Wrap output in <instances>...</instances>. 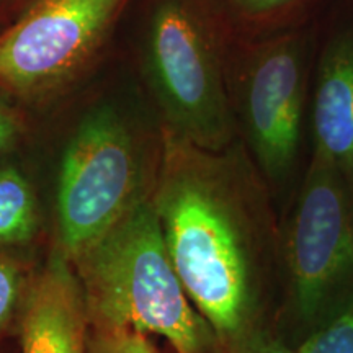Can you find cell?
<instances>
[{
    "label": "cell",
    "instance_id": "4",
    "mask_svg": "<svg viewBox=\"0 0 353 353\" xmlns=\"http://www.w3.org/2000/svg\"><path fill=\"white\" fill-rule=\"evenodd\" d=\"M278 275L294 341L353 311V187L314 154L278 231Z\"/></svg>",
    "mask_w": 353,
    "mask_h": 353
},
{
    "label": "cell",
    "instance_id": "15",
    "mask_svg": "<svg viewBox=\"0 0 353 353\" xmlns=\"http://www.w3.org/2000/svg\"><path fill=\"white\" fill-rule=\"evenodd\" d=\"M218 353H296V350L283 337L265 329L231 347L219 348Z\"/></svg>",
    "mask_w": 353,
    "mask_h": 353
},
{
    "label": "cell",
    "instance_id": "7",
    "mask_svg": "<svg viewBox=\"0 0 353 353\" xmlns=\"http://www.w3.org/2000/svg\"><path fill=\"white\" fill-rule=\"evenodd\" d=\"M128 0H38L0 34V88L37 99L95 54Z\"/></svg>",
    "mask_w": 353,
    "mask_h": 353
},
{
    "label": "cell",
    "instance_id": "2",
    "mask_svg": "<svg viewBox=\"0 0 353 353\" xmlns=\"http://www.w3.org/2000/svg\"><path fill=\"white\" fill-rule=\"evenodd\" d=\"M74 265L92 327L159 335L176 353L219 352L172 263L151 193Z\"/></svg>",
    "mask_w": 353,
    "mask_h": 353
},
{
    "label": "cell",
    "instance_id": "11",
    "mask_svg": "<svg viewBox=\"0 0 353 353\" xmlns=\"http://www.w3.org/2000/svg\"><path fill=\"white\" fill-rule=\"evenodd\" d=\"M219 10L239 38L286 28L294 17L317 0H218Z\"/></svg>",
    "mask_w": 353,
    "mask_h": 353
},
{
    "label": "cell",
    "instance_id": "3",
    "mask_svg": "<svg viewBox=\"0 0 353 353\" xmlns=\"http://www.w3.org/2000/svg\"><path fill=\"white\" fill-rule=\"evenodd\" d=\"M231 33L208 0H157L145 33V74L164 130L210 151L236 141L228 82Z\"/></svg>",
    "mask_w": 353,
    "mask_h": 353
},
{
    "label": "cell",
    "instance_id": "10",
    "mask_svg": "<svg viewBox=\"0 0 353 353\" xmlns=\"http://www.w3.org/2000/svg\"><path fill=\"white\" fill-rule=\"evenodd\" d=\"M37 229V198L28 180L13 167H0V245H19Z\"/></svg>",
    "mask_w": 353,
    "mask_h": 353
},
{
    "label": "cell",
    "instance_id": "12",
    "mask_svg": "<svg viewBox=\"0 0 353 353\" xmlns=\"http://www.w3.org/2000/svg\"><path fill=\"white\" fill-rule=\"evenodd\" d=\"M296 353H353V311L307 334Z\"/></svg>",
    "mask_w": 353,
    "mask_h": 353
},
{
    "label": "cell",
    "instance_id": "9",
    "mask_svg": "<svg viewBox=\"0 0 353 353\" xmlns=\"http://www.w3.org/2000/svg\"><path fill=\"white\" fill-rule=\"evenodd\" d=\"M311 126L312 154L353 187V32L335 34L321 52Z\"/></svg>",
    "mask_w": 353,
    "mask_h": 353
},
{
    "label": "cell",
    "instance_id": "8",
    "mask_svg": "<svg viewBox=\"0 0 353 353\" xmlns=\"http://www.w3.org/2000/svg\"><path fill=\"white\" fill-rule=\"evenodd\" d=\"M88 316L81 281L63 252L30 285L21 312V353H87Z\"/></svg>",
    "mask_w": 353,
    "mask_h": 353
},
{
    "label": "cell",
    "instance_id": "16",
    "mask_svg": "<svg viewBox=\"0 0 353 353\" xmlns=\"http://www.w3.org/2000/svg\"><path fill=\"white\" fill-rule=\"evenodd\" d=\"M19 132V125H17V118L6 105L0 103V152L6 151L17 138Z\"/></svg>",
    "mask_w": 353,
    "mask_h": 353
},
{
    "label": "cell",
    "instance_id": "1",
    "mask_svg": "<svg viewBox=\"0 0 353 353\" xmlns=\"http://www.w3.org/2000/svg\"><path fill=\"white\" fill-rule=\"evenodd\" d=\"M151 201L172 263L219 348L268 329L280 228L242 141L210 151L162 130Z\"/></svg>",
    "mask_w": 353,
    "mask_h": 353
},
{
    "label": "cell",
    "instance_id": "5",
    "mask_svg": "<svg viewBox=\"0 0 353 353\" xmlns=\"http://www.w3.org/2000/svg\"><path fill=\"white\" fill-rule=\"evenodd\" d=\"M309 77V41L299 28L239 38L228 65L237 130L268 187L296 165Z\"/></svg>",
    "mask_w": 353,
    "mask_h": 353
},
{
    "label": "cell",
    "instance_id": "6",
    "mask_svg": "<svg viewBox=\"0 0 353 353\" xmlns=\"http://www.w3.org/2000/svg\"><path fill=\"white\" fill-rule=\"evenodd\" d=\"M149 193L130 128L110 110L90 114L69 141L61 165V252L76 262Z\"/></svg>",
    "mask_w": 353,
    "mask_h": 353
},
{
    "label": "cell",
    "instance_id": "13",
    "mask_svg": "<svg viewBox=\"0 0 353 353\" xmlns=\"http://www.w3.org/2000/svg\"><path fill=\"white\" fill-rule=\"evenodd\" d=\"M87 353H159L148 335L130 329L92 327Z\"/></svg>",
    "mask_w": 353,
    "mask_h": 353
},
{
    "label": "cell",
    "instance_id": "14",
    "mask_svg": "<svg viewBox=\"0 0 353 353\" xmlns=\"http://www.w3.org/2000/svg\"><path fill=\"white\" fill-rule=\"evenodd\" d=\"M21 294V275L19 267L0 257V335L6 330Z\"/></svg>",
    "mask_w": 353,
    "mask_h": 353
}]
</instances>
